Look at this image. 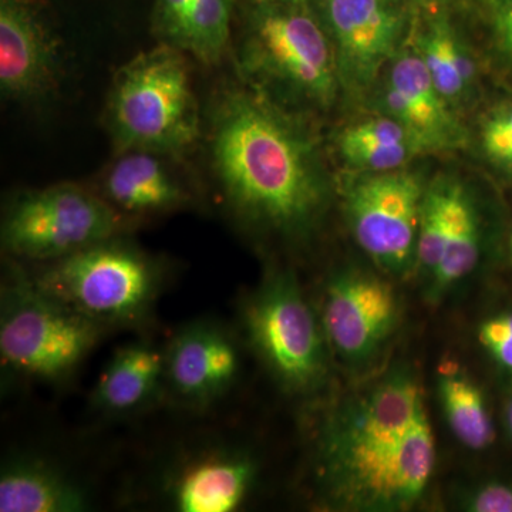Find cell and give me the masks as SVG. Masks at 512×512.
<instances>
[{
  "label": "cell",
  "mask_w": 512,
  "mask_h": 512,
  "mask_svg": "<svg viewBox=\"0 0 512 512\" xmlns=\"http://www.w3.org/2000/svg\"><path fill=\"white\" fill-rule=\"evenodd\" d=\"M268 2H298V3H305L306 0H268Z\"/></svg>",
  "instance_id": "33"
},
{
  "label": "cell",
  "mask_w": 512,
  "mask_h": 512,
  "mask_svg": "<svg viewBox=\"0 0 512 512\" xmlns=\"http://www.w3.org/2000/svg\"><path fill=\"white\" fill-rule=\"evenodd\" d=\"M423 183L400 170L366 175L350 187L346 214L357 244L390 274H407L417 264Z\"/></svg>",
  "instance_id": "9"
},
{
  "label": "cell",
  "mask_w": 512,
  "mask_h": 512,
  "mask_svg": "<svg viewBox=\"0 0 512 512\" xmlns=\"http://www.w3.org/2000/svg\"><path fill=\"white\" fill-rule=\"evenodd\" d=\"M453 181H437L424 192L421 202L417 264L431 275L440 264L444 241L450 225Z\"/></svg>",
  "instance_id": "23"
},
{
  "label": "cell",
  "mask_w": 512,
  "mask_h": 512,
  "mask_svg": "<svg viewBox=\"0 0 512 512\" xmlns=\"http://www.w3.org/2000/svg\"><path fill=\"white\" fill-rule=\"evenodd\" d=\"M507 424H508V430H510L511 437H512V399L510 404H508L507 407Z\"/></svg>",
  "instance_id": "32"
},
{
  "label": "cell",
  "mask_w": 512,
  "mask_h": 512,
  "mask_svg": "<svg viewBox=\"0 0 512 512\" xmlns=\"http://www.w3.org/2000/svg\"><path fill=\"white\" fill-rule=\"evenodd\" d=\"M483 2L487 3V5L497 6L498 9L503 8V6L507 5L511 0H483Z\"/></svg>",
  "instance_id": "31"
},
{
  "label": "cell",
  "mask_w": 512,
  "mask_h": 512,
  "mask_svg": "<svg viewBox=\"0 0 512 512\" xmlns=\"http://www.w3.org/2000/svg\"><path fill=\"white\" fill-rule=\"evenodd\" d=\"M249 340L271 372L293 392H309L326 375L322 330L291 272L265 279L245 306Z\"/></svg>",
  "instance_id": "8"
},
{
  "label": "cell",
  "mask_w": 512,
  "mask_h": 512,
  "mask_svg": "<svg viewBox=\"0 0 512 512\" xmlns=\"http://www.w3.org/2000/svg\"><path fill=\"white\" fill-rule=\"evenodd\" d=\"M400 306L389 282L365 272H343L326 288L323 330L343 360L372 359L399 323Z\"/></svg>",
  "instance_id": "11"
},
{
  "label": "cell",
  "mask_w": 512,
  "mask_h": 512,
  "mask_svg": "<svg viewBox=\"0 0 512 512\" xmlns=\"http://www.w3.org/2000/svg\"><path fill=\"white\" fill-rule=\"evenodd\" d=\"M234 0H195L183 50L214 64L220 62L231 36Z\"/></svg>",
  "instance_id": "22"
},
{
  "label": "cell",
  "mask_w": 512,
  "mask_h": 512,
  "mask_svg": "<svg viewBox=\"0 0 512 512\" xmlns=\"http://www.w3.org/2000/svg\"><path fill=\"white\" fill-rule=\"evenodd\" d=\"M466 507L474 512H512V484H484L468 497Z\"/></svg>",
  "instance_id": "29"
},
{
  "label": "cell",
  "mask_w": 512,
  "mask_h": 512,
  "mask_svg": "<svg viewBox=\"0 0 512 512\" xmlns=\"http://www.w3.org/2000/svg\"><path fill=\"white\" fill-rule=\"evenodd\" d=\"M481 254L480 217L473 198L463 185L454 183L450 225L440 264L431 275L430 295L439 299L476 269Z\"/></svg>",
  "instance_id": "19"
},
{
  "label": "cell",
  "mask_w": 512,
  "mask_h": 512,
  "mask_svg": "<svg viewBox=\"0 0 512 512\" xmlns=\"http://www.w3.org/2000/svg\"><path fill=\"white\" fill-rule=\"evenodd\" d=\"M485 157L501 170L512 173V103L495 109L481 126Z\"/></svg>",
  "instance_id": "26"
},
{
  "label": "cell",
  "mask_w": 512,
  "mask_h": 512,
  "mask_svg": "<svg viewBox=\"0 0 512 512\" xmlns=\"http://www.w3.org/2000/svg\"><path fill=\"white\" fill-rule=\"evenodd\" d=\"M211 154L228 204L256 228L302 238L326 210L329 180L315 138L262 94H222Z\"/></svg>",
  "instance_id": "1"
},
{
  "label": "cell",
  "mask_w": 512,
  "mask_h": 512,
  "mask_svg": "<svg viewBox=\"0 0 512 512\" xmlns=\"http://www.w3.org/2000/svg\"><path fill=\"white\" fill-rule=\"evenodd\" d=\"M400 143L417 144L427 153L426 148L414 137L412 131L390 116L363 121L356 126L346 128L339 137V148Z\"/></svg>",
  "instance_id": "25"
},
{
  "label": "cell",
  "mask_w": 512,
  "mask_h": 512,
  "mask_svg": "<svg viewBox=\"0 0 512 512\" xmlns=\"http://www.w3.org/2000/svg\"><path fill=\"white\" fill-rule=\"evenodd\" d=\"M434 466L436 437L409 370H394L343 404L320 434V480L348 510H409L426 493Z\"/></svg>",
  "instance_id": "2"
},
{
  "label": "cell",
  "mask_w": 512,
  "mask_h": 512,
  "mask_svg": "<svg viewBox=\"0 0 512 512\" xmlns=\"http://www.w3.org/2000/svg\"><path fill=\"white\" fill-rule=\"evenodd\" d=\"M478 342L498 366L512 373V311L485 319L478 328Z\"/></svg>",
  "instance_id": "27"
},
{
  "label": "cell",
  "mask_w": 512,
  "mask_h": 512,
  "mask_svg": "<svg viewBox=\"0 0 512 512\" xmlns=\"http://www.w3.org/2000/svg\"><path fill=\"white\" fill-rule=\"evenodd\" d=\"M255 467L241 454H205L181 468L168 484L171 505L180 512H232L244 503Z\"/></svg>",
  "instance_id": "15"
},
{
  "label": "cell",
  "mask_w": 512,
  "mask_h": 512,
  "mask_svg": "<svg viewBox=\"0 0 512 512\" xmlns=\"http://www.w3.org/2000/svg\"><path fill=\"white\" fill-rule=\"evenodd\" d=\"M164 379V353L147 343H131L107 363L94 389L93 404L106 413L133 412L156 396Z\"/></svg>",
  "instance_id": "18"
},
{
  "label": "cell",
  "mask_w": 512,
  "mask_h": 512,
  "mask_svg": "<svg viewBox=\"0 0 512 512\" xmlns=\"http://www.w3.org/2000/svg\"><path fill=\"white\" fill-rule=\"evenodd\" d=\"M106 326L80 315L16 275L2 288L0 357L19 375L56 382L99 345Z\"/></svg>",
  "instance_id": "5"
},
{
  "label": "cell",
  "mask_w": 512,
  "mask_h": 512,
  "mask_svg": "<svg viewBox=\"0 0 512 512\" xmlns=\"http://www.w3.org/2000/svg\"><path fill=\"white\" fill-rule=\"evenodd\" d=\"M439 392L451 431L470 450L483 451L494 443V426L484 393L464 373L440 377Z\"/></svg>",
  "instance_id": "20"
},
{
  "label": "cell",
  "mask_w": 512,
  "mask_h": 512,
  "mask_svg": "<svg viewBox=\"0 0 512 512\" xmlns=\"http://www.w3.org/2000/svg\"><path fill=\"white\" fill-rule=\"evenodd\" d=\"M89 505L82 485L39 458H16L2 468V512H80Z\"/></svg>",
  "instance_id": "17"
},
{
  "label": "cell",
  "mask_w": 512,
  "mask_h": 512,
  "mask_svg": "<svg viewBox=\"0 0 512 512\" xmlns=\"http://www.w3.org/2000/svg\"><path fill=\"white\" fill-rule=\"evenodd\" d=\"M107 119L120 153H184L200 136V109L183 50L163 43L114 77Z\"/></svg>",
  "instance_id": "3"
},
{
  "label": "cell",
  "mask_w": 512,
  "mask_h": 512,
  "mask_svg": "<svg viewBox=\"0 0 512 512\" xmlns=\"http://www.w3.org/2000/svg\"><path fill=\"white\" fill-rule=\"evenodd\" d=\"M383 109L409 128L427 153L466 144V130L441 96L419 53L404 52L397 57L384 90Z\"/></svg>",
  "instance_id": "14"
},
{
  "label": "cell",
  "mask_w": 512,
  "mask_h": 512,
  "mask_svg": "<svg viewBox=\"0 0 512 512\" xmlns=\"http://www.w3.org/2000/svg\"><path fill=\"white\" fill-rule=\"evenodd\" d=\"M426 153L413 143L373 144V146H355L340 148V154L346 164L365 173H386L400 170L407 161L417 154Z\"/></svg>",
  "instance_id": "24"
},
{
  "label": "cell",
  "mask_w": 512,
  "mask_h": 512,
  "mask_svg": "<svg viewBox=\"0 0 512 512\" xmlns=\"http://www.w3.org/2000/svg\"><path fill=\"white\" fill-rule=\"evenodd\" d=\"M417 53L441 96L450 104L463 99L473 84L476 69L473 59L446 20L437 19L431 23L417 42Z\"/></svg>",
  "instance_id": "21"
},
{
  "label": "cell",
  "mask_w": 512,
  "mask_h": 512,
  "mask_svg": "<svg viewBox=\"0 0 512 512\" xmlns=\"http://www.w3.org/2000/svg\"><path fill=\"white\" fill-rule=\"evenodd\" d=\"M195 0H157L154 26L164 43L183 50Z\"/></svg>",
  "instance_id": "28"
},
{
  "label": "cell",
  "mask_w": 512,
  "mask_h": 512,
  "mask_svg": "<svg viewBox=\"0 0 512 512\" xmlns=\"http://www.w3.org/2000/svg\"><path fill=\"white\" fill-rule=\"evenodd\" d=\"M164 355V383L188 404L202 406L220 399L238 376L237 346L224 329L210 322L178 330Z\"/></svg>",
  "instance_id": "13"
},
{
  "label": "cell",
  "mask_w": 512,
  "mask_h": 512,
  "mask_svg": "<svg viewBox=\"0 0 512 512\" xmlns=\"http://www.w3.org/2000/svg\"><path fill=\"white\" fill-rule=\"evenodd\" d=\"M510 261L512 264V235H511V241H510Z\"/></svg>",
  "instance_id": "35"
},
{
  "label": "cell",
  "mask_w": 512,
  "mask_h": 512,
  "mask_svg": "<svg viewBox=\"0 0 512 512\" xmlns=\"http://www.w3.org/2000/svg\"><path fill=\"white\" fill-rule=\"evenodd\" d=\"M150 151H126L104 177L103 197L120 214L156 215L177 210L190 197L173 171Z\"/></svg>",
  "instance_id": "16"
},
{
  "label": "cell",
  "mask_w": 512,
  "mask_h": 512,
  "mask_svg": "<svg viewBox=\"0 0 512 512\" xmlns=\"http://www.w3.org/2000/svg\"><path fill=\"white\" fill-rule=\"evenodd\" d=\"M426 2L434 3V5H440V3L447 2V0H426Z\"/></svg>",
  "instance_id": "34"
},
{
  "label": "cell",
  "mask_w": 512,
  "mask_h": 512,
  "mask_svg": "<svg viewBox=\"0 0 512 512\" xmlns=\"http://www.w3.org/2000/svg\"><path fill=\"white\" fill-rule=\"evenodd\" d=\"M497 32L501 47L512 59V0L500 9Z\"/></svg>",
  "instance_id": "30"
},
{
  "label": "cell",
  "mask_w": 512,
  "mask_h": 512,
  "mask_svg": "<svg viewBox=\"0 0 512 512\" xmlns=\"http://www.w3.org/2000/svg\"><path fill=\"white\" fill-rule=\"evenodd\" d=\"M121 214L104 197L74 184L20 194L2 221V248L16 258L50 262L117 237Z\"/></svg>",
  "instance_id": "6"
},
{
  "label": "cell",
  "mask_w": 512,
  "mask_h": 512,
  "mask_svg": "<svg viewBox=\"0 0 512 512\" xmlns=\"http://www.w3.org/2000/svg\"><path fill=\"white\" fill-rule=\"evenodd\" d=\"M46 264L33 284L106 328L146 319L161 291L157 265L117 237Z\"/></svg>",
  "instance_id": "4"
},
{
  "label": "cell",
  "mask_w": 512,
  "mask_h": 512,
  "mask_svg": "<svg viewBox=\"0 0 512 512\" xmlns=\"http://www.w3.org/2000/svg\"><path fill=\"white\" fill-rule=\"evenodd\" d=\"M249 72L269 77L328 106L338 89L335 50L303 3L266 5L255 13L242 46Z\"/></svg>",
  "instance_id": "7"
},
{
  "label": "cell",
  "mask_w": 512,
  "mask_h": 512,
  "mask_svg": "<svg viewBox=\"0 0 512 512\" xmlns=\"http://www.w3.org/2000/svg\"><path fill=\"white\" fill-rule=\"evenodd\" d=\"M335 40L339 80L355 92L369 89L392 59L402 20L386 0H322Z\"/></svg>",
  "instance_id": "12"
},
{
  "label": "cell",
  "mask_w": 512,
  "mask_h": 512,
  "mask_svg": "<svg viewBox=\"0 0 512 512\" xmlns=\"http://www.w3.org/2000/svg\"><path fill=\"white\" fill-rule=\"evenodd\" d=\"M64 45L47 0H0V89L19 103L49 99L62 83Z\"/></svg>",
  "instance_id": "10"
}]
</instances>
